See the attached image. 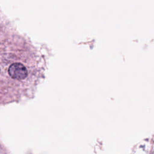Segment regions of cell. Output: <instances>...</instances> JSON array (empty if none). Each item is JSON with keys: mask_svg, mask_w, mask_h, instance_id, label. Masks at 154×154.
<instances>
[{"mask_svg": "<svg viewBox=\"0 0 154 154\" xmlns=\"http://www.w3.org/2000/svg\"><path fill=\"white\" fill-rule=\"evenodd\" d=\"M8 73L13 79H23L26 77L28 72L26 67L22 64L16 63L10 66Z\"/></svg>", "mask_w": 154, "mask_h": 154, "instance_id": "obj_1", "label": "cell"}]
</instances>
